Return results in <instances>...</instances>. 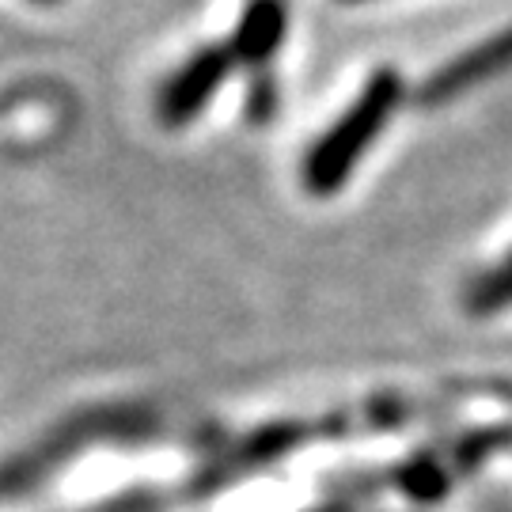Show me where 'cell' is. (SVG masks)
I'll return each mask as SVG.
<instances>
[{
  "label": "cell",
  "mask_w": 512,
  "mask_h": 512,
  "mask_svg": "<svg viewBox=\"0 0 512 512\" xmlns=\"http://www.w3.org/2000/svg\"><path fill=\"white\" fill-rule=\"evenodd\" d=\"M399 103H403V76L395 69H380L368 76V84L349 103L346 114L304 156V186L315 198H330L334 190H342V183L357 171L372 141L384 133Z\"/></svg>",
  "instance_id": "1"
},
{
  "label": "cell",
  "mask_w": 512,
  "mask_h": 512,
  "mask_svg": "<svg viewBox=\"0 0 512 512\" xmlns=\"http://www.w3.org/2000/svg\"><path fill=\"white\" fill-rule=\"evenodd\" d=\"M232 65H236V57L228 50V42L224 46H202L198 54L186 57L183 65L167 76L160 95H156V118H160V126L167 129L190 126L209 107V99L217 95V88L224 84V76H228Z\"/></svg>",
  "instance_id": "2"
},
{
  "label": "cell",
  "mask_w": 512,
  "mask_h": 512,
  "mask_svg": "<svg viewBox=\"0 0 512 512\" xmlns=\"http://www.w3.org/2000/svg\"><path fill=\"white\" fill-rule=\"evenodd\" d=\"M505 69H512V27H505V31L490 35L486 42H478V46L463 50L459 57H452L444 69H437V73L421 84L418 92H414V99H418V107H429V110L444 107V103L467 95L478 84L494 80Z\"/></svg>",
  "instance_id": "3"
},
{
  "label": "cell",
  "mask_w": 512,
  "mask_h": 512,
  "mask_svg": "<svg viewBox=\"0 0 512 512\" xmlns=\"http://www.w3.org/2000/svg\"><path fill=\"white\" fill-rule=\"evenodd\" d=\"M285 27H289L285 0H251L243 8V16H239L228 50H232L239 65H266L277 54Z\"/></svg>",
  "instance_id": "4"
},
{
  "label": "cell",
  "mask_w": 512,
  "mask_h": 512,
  "mask_svg": "<svg viewBox=\"0 0 512 512\" xmlns=\"http://www.w3.org/2000/svg\"><path fill=\"white\" fill-rule=\"evenodd\" d=\"M512 300V258L505 266H497L494 274H486L471 289V308H497Z\"/></svg>",
  "instance_id": "5"
},
{
  "label": "cell",
  "mask_w": 512,
  "mask_h": 512,
  "mask_svg": "<svg viewBox=\"0 0 512 512\" xmlns=\"http://www.w3.org/2000/svg\"><path fill=\"white\" fill-rule=\"evenodd\" d=\"M16 103H23V92H4V95H0V114L16 110Z\"/></svg>",
  "instance_id": "6"
},
{
  "label": "cell",
  "mask_w": 512,
  "mask_h": 512,
  "mask_svg": "<svg viewBox=\"0 0 512 512\" xmlns=\"http://www.w3.org/2000/svg\"><path fill=\"white\" fill-rule=\"evenodd\" d=\"M42 4H54V0H42Z\"/></svg>",
  "instance_id": "7"
}]
</instances>
